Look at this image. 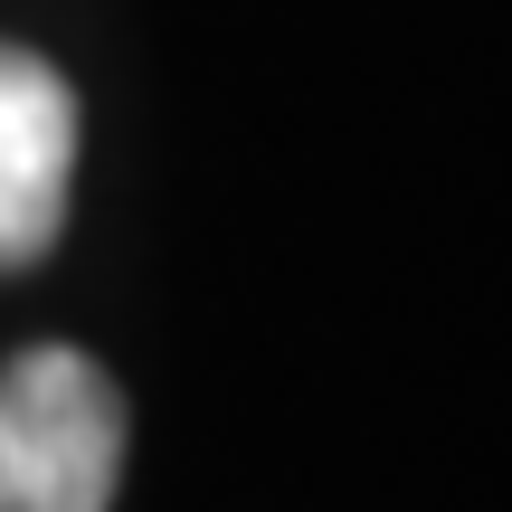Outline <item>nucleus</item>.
<instances>
[{
  "instance_id": "1",
  "label": "nucleus",
  "mask_w": 512,
  "mask_h": 512,
  "mask_svg": "<svg viewBox=\"0 0 512 512\" xmlns=\"http://www.w3.org/2000/svg\"><path fill=\"white\" fill-rule=\"evenodd\" d=\"M124 389L67 342L0 370V512H114Z\"/></svg>"
},
{
  "instance_id": "2",
  "label": "nucleus",
  "mask_w": 512,
  "mask_h": 512,
  "mask_svg": "<svg viewBox=\"0 0 512 512\" xmlns=\"http://www.w3.org/2000/svg\"><path fill=\"white\" fill-rule=\"evenodd\" d=\"M76 86L38 48L0 38V266H38L67 228Z\"/></svg>"
}]
</instances>
